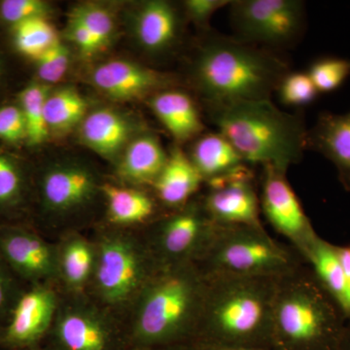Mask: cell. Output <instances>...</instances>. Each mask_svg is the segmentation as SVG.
I'll return each mask as SVG.
<instances>
[{
  "label": "cell",
  "instance_id": "cell-1",
  "mask_svg": "<svg viewBox=\"0 0 350 350\" xmlns=\"http://www.w3.org/2000/svg\"><path fill=\"white\" fill-rule=\"evenodd\" d=\"M289 71L273 51L209 31L190 68L193 86L204 105L271 100Z\"/></svg>",
  "mask_w": 350,
  "mask_h": 350
},
{
  "label": "cell",
  "instance_id": "cell-2",
  "mask_svg": "<svg viewBox=\"0 0 350 350\" xmlns=\"http://www.w3.org/2000/svg\"><path fill=\"white\" fill-rule=\"evenodd\" d=\"M204 276V305L194 344L271 347L273 304L280 278Z\"/></svg>",
  "mask_w": 350,
  "mask_h": 350
},
{
  "label": "cell",
  "instance_id": "cell-3",
  "mask_svg": "<svg viewBox=\"0 0 350 350\" xmlns=\"http://www.w3.org/2000/svg\"><path fill=\"white\" fill-rule=\"evenodd\" d=\"M209 121L250 167L288 170L306 151L303 114L283 111L271 100L206 105Z\"/></svg>",
  "mask_w": 350,
  "mask_h": 350
},
{
  "label": "cell",
  "instance_id": "cell-4",
  "mask_svg": "<svg viewBox=\"0 0 350 350\" xmlns=\"http://www.w3.org/2000/svg\"><path fill=\"white\" fill-rule=\"evenodd\" d=\"M347 321L306 264L278 278L271 325L273 349L338 350Z\"/></svg>",
  "mask_w": 350,
  "mask_h": 350
},
{
  "label": "cell",
  "instance_id": "cell-5",
  "mask_svg": "<svg viewBox=\"0 0 350 350\" xmlns=\"http://www.w3.org/2000/svg\"><path fill=\"white\" fill-rule=\"evenodd\" d=\"M204 290L195 264L161 269L142 290L135 319L139 342L150 349L194 344Z\"/></svg>",
  "mask_w": 350,
  "mask_h": 350
},
{
  "label": "cell",
  "instance_id": "cell-6",
  "mask_svg": "<svg viewBox=\"0 0 350 350\" xmlns=\"http://www.w3.org/2000/svg\"><path fill=\"white\" fill-rule=\"evenodd\" d=\"M305 264L292 246L271 238L264 226H219L196 264L204 275L280 278Z\"/></svg>",
  "mask_w": 350,
  "mask_h": 350
},
{
  "label": "cell",
  "instance_id": "cell-7",
  "mask_svg": "<svg viewBox=\"0 0 350 350\" xmlns=\"http://www.w3.org/2000/svg\"><path fill=\"white\" fill-rule=\"evenodd\" d=\"M229 7L234 36L259 47L289 48L305 32L306 4L301 0H232Z\"/></svg>",
  "mask_w": 350,
  "mask_h": 350
},
{
  "label": "cell",
  "instance_id": "cell-8",
  "mask_svg": "<svg viewBox=\"0 0 350 350\" xmlns=\"http://www.w3.org/2000/svg\"><path fill=\"white\" fill-rule=\"evenodd\" d=\"M216 227L200 200H192L160 222L152 241V253L161 268L196 265L208 250Z\"/></svg>",
  "mask_w": 350,
  "mask_h": 350
},
{
  "label": "cell",
  "instance_id": "cell-9",
  "mask_svg": "<svg viewBox=\"0 0 350 350\" xmlns=\"http://www.w3.org/2000/svg\"><path fill=\"white\" fill-rule=\"evenodd\" d=\"M262 169L259 193L261 211L271 227L289 241L304 261L306 251L319 236L288 181V170L273 165H265Z\"/></svg>",
  "mask_w": 350,
  "mask_h": 350
},
{
  "label": "cell",
  "instance_id": "cell-10",
  "mask_svg": "<svg viewBox=\"0 0 350 350\" xmlns=\"http://www.w3.org/2000/svg\"><path fill=\"white\" fill-rule=\"evenodd\" d=\"M161 269L152 252L144 253L123 239H110L101 245L96 282L103 298L120 303L144 289Z\"/></svg>",
  "mask_w": 350,
  "mask_h": 350
},
{
  "label": "cell",
  "instance_id": "cell-11",
  "mask_svg": "<svg viewBox=\"0 0 350 350\" xmlns=\"http://www.w3.org/2000/svg\"><path fill=\"white\" fill-rule=\"evenodd\" d=\"M200 200L204 211L219 226H262L260 194L252 167L244 165L204 182Z\"/></svg>",
  "mask_w": 350,
  "mask_h": 350
},
{
  "label": "cell",
  "instance_id": "cell-12",
  "mask_svg": "<svg viewBox=\"0 0 350 350\" xmlns=\"http://www.w3.org/2000/svg\"><path fill=\"white\" fill-rule=\"evenodd\" d=\"M91 82L100 93L116 101L151 98L172 84V80L165 73L125 59L98 64L92 71Z\"/></svg>",
  "mask_w": 350,
  "mask_h": 350
},
{
  "label": "cell",
  "instance_id": "cell-13",
  "mask_svg": "<svg viewBox=\"0 0 350 350\" xmlns=\"http://www.w3.org/2000/svg\"><path fill=\"white\" fill-rule=\"evenodd\" d=\"M55 310L56 298L51 290L32 288L16 301L3 332V344L12 349H25L38 342L49 328Z\"/></svg>",
  "mask_w": 350,
  "mask_h": 350
},
{
  "label": "cell",
  "instance_id": "cell-14",
  "mask_svg": "<svg viewBox=\"0 0 350 350\" xmlns=\"http://www.w3.org/2000/svg\"><path fill=\"white\" fill-rule=\"evenodd\" d=\"M306 150L330 161L342 187L350 192V110L344 114L320 113L315 125L308 130Z\"/></svg>",
  "mask_w": 350,
  "mask_h": 350
},
{
  "label": "cell",
  "instance_id": "cell-15",
  "mask_svg": "<svg viewBox=\"0 0 350 350\" xmlns=\"http://www.w3.org/2000/svg\"><path fill=\"white\" fill-rule=\"evenodd\" d=\"M0 255L19 275L31 280H45L56 271V260L47 243L25 230L0 232Z\"/></svg>",
  "mask_w": 350,
  "mask_h": 350
},
{
  "label": "cell",
  "instance_id": "cell-16",
  "mask_svg": "<svg viewBox=\"0 0 350 350\" xmlns=\"http://www.w3.org/2000/svg\"><path fill=\"white\" fill-rule=\"evenodd\" d=\"M181 18L174 4L165 0L144 2L137 11L133 32L145 51L158 55L169 52L178 41Z\"/></svg>",
  "mask_w": 350,
  "mask_h": 350
},
{
  "label": "cell",
  "instance_id": "cell-17",
  "mask_svg": "<svg viewBox=\"0 0 350 350\" xmlns=\"http://www.w3.org/2000/svg\"><path fill=\"white\" fill-rule=\"evenodd\" d=\"M149 105L159 121L178 144L195 140L204 133V124L192 96L179 90H163Z\"/></svg>",
  "mask_w": 350,
  "mask_h": 350
},
{
  "label": "cell",
  "instance_id": "cell-18",
  "mask_svg": "<svg viewBox=\"0 0 350 350\" xmlns=\"http://www.w3.org/2000/svg\"><path fill=\"white\" fill-rule=\"evenodd\" d=\"M204 184L187 154L175 147L160 175L153 183L157 198L165 206L178 209L186 206Z\"/></svg>",
  "mask_w": 350,
  "mask_h": 350
},
{
  "label": "cell",
  "instance_id": "cell-19",
  "mask_svg": "<svg viewBox=\"0 0 350 350\" xmlns=\"http://www.w3.org/2000/svg\"><path fill=\"white\" fill-rule=\"evenodd\" d=\"M96 180L89 170L77 165H63L49 170L42 181L46 206L66 211L84 204L93 196Z\"/></svg>",
  "mask_w": 350,
  "mask_h": 350
},
{
  "label": "cell",
  "instance_id": "cell-20",
  "mask_svg": "<svg viewBox=\"0 0 350 350\" xmlns=\"http://www.w3.org/2000/svg\"><path fill=\"white\" fill-rule=\"evenodd\" d=\"M79 131L83 144L107 159L118 156L130 144V123L123 115L109 108L87 114Z\"/></svg>",
  "mask_w": 350,
  "mask_h": 350
},
{
  "label": "cell",
  "instance_id": "cell-21",
  "mask_svg": "<svg viewBox=\"0 0 350 350\" xmlns=\"http://www.w3.org/2000/svg\"><path fill=\"white\" fill-rule=\"evenodd\" d=\"M167 159L169 154L163 149L159 138L151 133H145L133 138L126 145L120 162L119 174L133 183L153 185Z\"/></svg>",
  "mask_w": 350,
  "mask_h": 350
},
{
  "label": "cell",
  "instance_id": "cell-22",
  "mask_svg": "<svg viewBox=\"0 0 350 350\" xmlns=\"http://www.w3.org/2000/svg\"><path fill=\"white\" fill-rule=\"evenodd\" d=\"M188 157L204 182L228 174L245 163L232 145L218 131L204 133L196 138Z\"/></svg>",
  "mask_w": 350,
  "mask_h": 350
},
{
  "label": "cell",
  "instance_id": "cell-23",
  "mask_svg": "<svg viewBox=\"0 0 350 350\" xmlns=\"http://www.w3.org/2000/svg\"><path fill=\"white\" fill-rule=\"evenodd\" d=\"M304 262L310 269L320 286L325 290L327 294L344 313V273L338 257L337 245L319 237L306 251Z\"/></svg>",
  "mask_w": 350,
  "mask_h": 350
},
{
  "label": "cell",
  "instance_id": "cell-24",
  "mask_svg": "<svg viewBox=\"0 0 350 350\" xmlns=\"http://www.w3.org/2000/svg\"><path fill=\"white\" fill-rule=\"evenodd\" d=\"M57 337L66 350H105L107 332L92 315L79 312L66 313L57 323Z\"/></svg>",
  "mask_w": 350,
  "mask_h": 350
},
{
  "label": "cell",
  "instance_id": "cell-25",
  "mask_svg": "<svg viewBox=\"0 0 350 350\" xmlns=\"http://www.w3.org/2000/svg\"><path fill=\"white\" fill-rule=\"evenodd\" d=\"M103 192L107 200L110 220L115 224H138L155 213V202L144 192L109 184L103 186Z\"/></svg>",
  "mask_w": 350,
  "mask_h": 350
},
{
  "label": "cell",
  "instance_id": "cell-26",
  "mask_svg": "<svg viewBox=\"0 0 350 350\" xmlns=\"http://www.w3.org/2000/svg\"><path fill=\"white\" fill-rule=\"evenodd\" d=\"M87 101L77 90L63 87L49 93L45 103V120L49 133H68L81 124L87 115Z\"/></svg>",
  "mask_w": 350,
  "mask_h": 350
},
{
  "label": "cell",
  "instance_id": "cell-27",
  "mask_svg": "<svg viewBox=\"0 0 350 350\" xmlns=\"http://www.w3.org/2000/svg\"><path fill=\"white\" fill-rule=\"evenodd\" d=\"M49 93L47 85L32 83L20 94V108L24 114L29 144H43L49 137L45 120V103Z\"/></svg>",
  "mask_w": 350,
  "mask_h": 350
},
{
  "label": "cell",
  "instance_id": "cell-28",
  "mask_svg": "<svg viewBox=\"0 0 350 350\" xmlns=\"http://www.w3.org/2000/svg\"><path fill=\"white\" fill-rule=\"evenodd\" d=\"M14 41L19 52L36 59L59 39L56 29L46 18H33L14 25Z\"/></svg>",
  "mask_w": 350,
  "mask_h": 350
},
{
  "label": "cell",
  "instance_id": "cell-29",
  "mask_svg": "<svg viewBox=\"0 0 350 350\" xmlns=\"http://www.w3.org/2000/svg\"><path fill=\"white\" fill-rule=\"evenodd\" d=\"M94 252L91 246L75 239L64 246L62 255V273L70 286L81 287L91 275L94 267Z\"/></svg>",
  "mask_w": 350,
  "mask_h": 350
},
{
  "label": "cell",
  "instance_id": "cell-30",
  "mask_svg": "<svg viewBox=\"0 0 350 350\" xmlns=\"http://www.w3.org/2000/svg\"><path fill=\"white\" fill-rule=\"evenodd\" d=\"M319 94L332 93L350 76V59L326 57L317 59L306 71Z\"/></svg>",
  "mask_w": 350,
  "mask_h": 350
},
{
  "label": "cell",
  "instance_id": "cell-31",
  "mask_svg": "<svg viewBox=\"0 0 350 350\" xmlns=\"http://www.w3.org/2000/svg\"><path fill=\"white\" fill-rule=\"evenodd\" d=\"M70 17L79 21L103 49L111 43L115 34L114 18L105 7L94 3L79 4L73 9Z\"/></svg>",
  "mask_w": 350,
  "mask_h": 350
},
{
  "label": "cell",
  "instance_id": "cell-32",
  "mask_svg": "<svg viewBox=\"0 0 350 350\" xmlns=\"http://www.w3.org/2000/svg\"><path fill=\"white\" fill-rule=\"evenodd\" d=\"M278 93L280 103L285 107H304L317 100L319 91L308 72L289 71L278 84Z\"/></svg>",
  "mask_w": 350,
  "mask_h": 350
},
{
  "label": "cell",
  "instance_id": "cell-33",
  "mask_svg": "<svg viewBox=\"0 0 350 350\" xmlns=\"http://www.w3.org/2000/svg\"><path fill=\"white\" fill-rule=\"evenodd\" d=\"M39 78L45 83H57L63 79L69 66V51L61 41L36 59Z\"/></svg>",
  "mask_w": 350,
  "mask_h": 350
},
{
  "label": "cell",
  "instance_id": "cell-34",
  "mask_svg": "<svg viewBox=\"0 0 350 350\" xmlns=\"http://www.w3.org/2000/svg\"><path fill=\"white\" fill-rule=\"evenodd\" d=\"M49 4L41 0H5L0 4V16L14 25L33 18H46Z\"/></svg>",
  "mask_w": 350,
  "mask_h": 350
},
{
  "label": "cell",
  "instance_id": "cell-35",
  "mask_svg": "<svg viewBox=\"0 0 350 350\" xmlns=\"http://www.w3.org/2000/svg\"><path fill=\"white\" fill-rule=\"evenodd\" d=\"M23 180L17 165L0 154V206H10L19 200Z\"/></svg>",
  "mask_w": 350,
  "mask_h": 350
},
{
  "label": "cell",
  "instance_id": "cell-36",
  "mask_svg": "<svg viewBox=\"0 0 350 350\" xmlns=\"http://www.w3.org/2000/svg\"><path fill=\"white\" fill-rule=\"evenodd\" d=\"M0 138L11 144L27 138V125L20 107L8 105L0 108Z\"/></svg>",
  "mask_w": 350,
  "mask_h": 350
},
{
  "label": "cell",
  "instance_id": "cell-37",
  "mask_svg": "<svg viewBox=\"0 0 350 350\" xmlns=\"http://www.w3.org/2000/svg\"><path fill=\"white\" fill-rule=\"evenodd\" d=\"M232 0H186L183 10L188 19L204 31H209V22L214 14L229 6Z\"/></svg>",
  "mask_w": 350,
  "mask_h": 350
},
{
  "label": "cell",
  "instance_id": "cell-38",
  "mask_svg": "<svg viewBox=\"0 0 350 350\" xmlns=\"http://www.w3.org/2000/svg\"><path fill=\"white\" fill-rule=\"evenodd\" d=\"M66 36L84 57H92L96 53L103 50L100 43L94 38L86 27L75 18L69 17L68 27H66Z\"/></svg>",
  "mask_w": 350,
  "mask_h": 350
},
{
  "label": "cell",
  "instance_id": "cell-39",
  "mask_svg": "<svg viewBox=\"0 0 350 350\" xmlns=\"http://www.w3.org/2000/svg\"><path fill=\"white\" fill-rule=\"evenodd\" d=\"M338 254L344 273L345 288V317L347 321L350 320V244L349 245H337Z\"/></svg>",
  "mask_w": 350,
  "mask_h": 350
},
{
  "label": "cell",
  "instance_id": "cell-40",
  "mask_svg": "<svg viewBox=\"0 0 350 350\" xmlns=\"http://www.w3.org/2000/svg\"><path fill=\"white\" fill-rule=\"evenodd\" d=\"M10 282H9L5 271H4L3 266L0 262V313L6 310L7 306L9 305V301H10Z\"/></svg>",
  "mask_w": 350,
  "mask_h": 350
},
{
  "label": "cell",
  "instance_id": "cell-41",
  "mask_svg": "<svg viewBox=\"0 0 350 350\" xmlns=\"http://www.w3.org/2000/svg\"><path fill=\"white\" fill-rule=\"evenodd\" d=\"M194 350H276L273 347H225L207 344H193Z\"/></svg>",
  "mask_w": 350,
  "mask_h": 350
},
{
  "label": "cell",
  "instance_id": "cell-42",
  "mask_svg": "<svg viewBox=\"0 0 350 350\" xmlns=\"http://www.w3.org/2000/svg\"><path fill=\"white\" fill-rule=\"evenodd\" d=\"M338 350H350V320L345 324Z\"/></svg>",
  "mask_w": 350,
  "mask_h": 350
},
{
  "label": "cell",
  "instance_id": "cell-43",
  "mask_svg": "<svg viewBox=\"0 0 350 350\" xmlns=\"http://www.w3.org/2000/svg\"><path fill=\"white\" fill-rule=\"evenodd\" d=\"M153 350H194L193 345H174V347H158Z\"/></svg>",
  "mask_w": 350,
  "mask_h": 350
},
{
  "label": "cell",
  "instance_id": "cell-44",
  "mask_svg": "<svg viewBox=\"0 0 350 350\" xmlns=\"http://www.w3.org/2000/svg\"><path fill=\"white\" fill-rule=\"evenodd\" d=\"M0 342H2V344H3V336H0Z\"/></svg>",
  "mask_w": 350,
  "mask_h": 350
}]
</instances>
